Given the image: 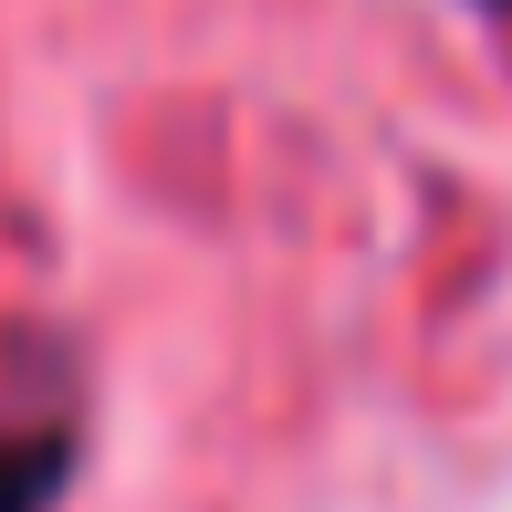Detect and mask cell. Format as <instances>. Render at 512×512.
Listing matches in <instances>:
<instances>
[{
  "mask_svg": "<svg viewBox=\"0 0 512 512\" xmlns=\"http://www.w3.org/2000/svg\"><path fill=\"white\" fill-rule=\"evenodd\" d=\"M74 481V429H0V512H53Z\"/></svg>",
  "mask_w": 512,
  "mask_h": 512,
  "instance_id": "6da1fadb",
  "label": "cell"
}]
</instances>
